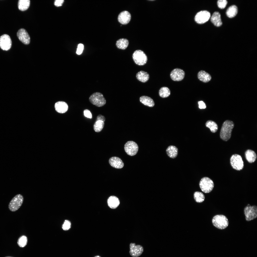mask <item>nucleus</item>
<instances>
[{"label": "nucleus", "mask_w": 257, "mask_h": 257, "mask_svg": "<svg viewBox=\"0 0 257 257\" xmlns=\"http://www.w3.org/2000/svg\"><path fill=\"white\" fill-rule=\"evenodd\" d=\"M234 124L232 121L227 120L222 124L220 133V138L223 140L227 141L230 138L232 129Z\"/></svg>", "instance_id": "obj_1"}, {"label": "nucleus", "mask_w": 257, "mask_h": 257, "mask_svg": "<svg viewBox=\"0 0 257 257\" xmlns=\"http://www.w3.org/2000/svg\"><path fill=\"white\" fill-rule=\"evenodd\" d=\"M212 222L213 225L217 228L224 229L228 226L229 222L227 217L222 215H217L212 218Z\"/></svg>", "instance_id": "obj_2"}, {"label": "nucleus", "mask_w": 257, "mask_h": 257, "mask_svg": "<svg viewBox=\"0 0 257 257\" xmlns=\"http://www.w3.org/2000/svg\"><path fill=\"white\" fill-rule=\"evenodd\" d=\"M89 100L91 104L98 107L104 106L106 102L103 94L99 92L93 93L89 97Z\"/></svg>", "instance_id": "obj_3"}, {"label": "nucleus", "mask_w": 257, "mask_h": 257, "mask_svg": "<svg viewBox=\"0 0 257 257\" xmlns=\"http://www.w3.org/2000/svg\"><path fill=\"white\" fill-rule=\"evenodd\" d=\"M199 186L201 190L204 193H208L211 192L214 187L213 181L209 178L205 177L202 178L199 183Z\"/></svg>", "instance_id": "obj_4"}, {"label": "nucleus", "mask_w": 257, "mask_h": 257, "mask_svg": "<svg viewBox=\"0 0 257 257\" xmlns=\"http://www.w3.org/2000/svg\"><path fill=\"white\" fill-rule=\"evenodd\" d=\"M23 196L18 194L15 196L11 199L9 205V208L12 212L17 211L22 205L23 201Z\"/></svg>", "instance_id": "obj_5"}, {"label": "nucleus", "mask_w": 257, "mask_h": 257, "mask_svg": "<svg viewBox=\"0 0 257 257\" xmlns=\"http://www.w3.org/2000/svg\"><path fill=\"white\" fill-rule=\"evenodd\" d=\"M132 58L136 64L139 65H144L147 60L146 54L143 51L139 50H137L134 52Z\"/></svg>", "instance_id": "obj_6"}, {"label": "nucleus", "mask_w": 257, "mask_h": 257, "mask_svg": "<svg viewBox=\"0 0 257 257\" xmlns=\"http://www.w3.org/2000/svg\"><path fill=\"white\" fill-rule=\"evenodd\" d=\"M230 163L232 168L237 170H242L244 166L242 158L238 154H235L232 155L230 158Z\"/></svg>", "instance_id": "obj_7"}, {"label": "nucleus", "mask_w": 257, "mask_h": 257, "mask_svg": "<svg viewBox=\"0 0 257 257\" xmlns=\"http://www.w3.org/2000/svg\"><path fill=\"white\" fill-rule=\"evenodd\" d=\"M244 211L247 221L253 220L257 217V207L256 205L251 206L248 204L244 208Z\"/></svg>", "instance_id": "obj_8"}, {"label": "nucleus", "mask_w": 257, "mask_h": 257, "mask_svg": "<svg viewBox=\"0 0 257 257\" xmlns=\"http://www.w3.org/2000/svg\"><path fill=\"white\" fill-rule=\"evenodd\" d=\"M124 150L128 155L133 156L137 153L138 149V145L136 143L133 141H128L124 145Z\"/></svg>", "instance_id": "obj_9"}, {"label": "nucleus", "mask_w": 257, "mask_h": 257, "mask_svg": "<svg viewBox=\"0 0 257 257\" xmlns=\"http://www.w3.org/2000/svg\"><path fill=\"white\" fill-rule=\"evenodd\" d=\"M12 45V41L10 36L4 34L0 37V48L3 50L7 51L10 49Z\"/></svg>", "instance_id": "obj_10"}, {"label": "nucleus", "mask_w": 257, "mask_h": 257, "mask_svg": "<svg viewBox=\"0 0 257 257\" xmlns=\"http://www.w3.org/2000/svg\"><path fill=\"white\" fill-rule=\"evenodd\" d=\"M211 16L210 13L206 10L201 11L198 12L196 15L195 20L197 23L202 24L207 22Z\"/></svg>", "instance_id": "obj_11"}, {"label": "nucleus", "mask_w": 257, "mask_h": 257, "mask_svg": "<svg viewBox=\"0 0 257 257\" xmlns=\"http://www.w3.org/2000/svg\"><path fill=\"white\" fill-rule=\"evenodd\" d=\"M129 248L130 254L133 257H138L140 256L143 251V248L142 246L136 245L134 243H130Z\"/></svg>", "instance_id": "obj_12"}, {"label": "nucleus", "mask_w": 257, "mask_h": 257, "mask_svg": "<svg viewBox=\"0 0 257 257\" xmlns=\"http://www.w3.org/2000/svg\"><path fill=\"white\" fill-rule=\"evenodd\" d=\"M17 37L19 40L25 44H28L30 42V36L26 30L23 29H20L17 33Z\"/></svg>", "instance_id": "obj_13"}, {"label": "nucleus", "mask_w": 257, "mask_h": 257, "mask_svg": "<svg viewBox=\"0 0 257 257\" xmlns=\"http://www.w3.org/2000/svg\"><path fill=\"white\" fill-rule=\"evenodd\" d=\"M185 74V72L183 70L180 69L176 68L171 71L170 76L173 80L179 81L183 79Z\"/></svg>", "instance_id": "obj_14"}, {"label": "nucleus", "mask_w": 257, "mask_h": 257, "mask_svg": "<svg viewBox=\"0 0 257 257\" xmlns=\"http://www.w3.org/2000/svg\"><path fill=\"white\" fill-rule=\"evenodd\" d=\"M131 19V15L128 11H124L121 12L119 15L118 20L122 24L125 25L128 24Z\"/></svg>", "instance_id": "obj_15"}, {"label": "nucleus", "mask_w": 257, "mask_h": 257, "mask_svg": "<svg viewBox=\"0 0 257 257\" xmlns=\"http://www.w3.org/2000/svg\"><path fill=\"white\" fill-rule=\"evenodd\" d=\"M109 162L113 167L117 169L122 168L124 166V163L119 158L116 157H112L109 159Z\"/></svg>", "instance_id": "obj_16"}, {"label": "nucleus", "mask_w": 257, "mask_h": 257, "mask_svg": "<svg viewBox=\"0 0 257 257\" xmlns=\"http://www.w3.org/2000/svg\"><path fill=\"white\" fill-rule=\"evenodd\" d=\"M56 111L60 113L66 112L68 109V106L65 102L63 101H58L54 105Z\"/></svg>", "instance_id": "obj_17"}, {"label": "nucleus", "mask_w": 257, "mask_h": 257, "mask_svg": "<svg viewBox=\"0 0 257 257\" xmlns=\"http://www.w3.org/2000/svg\"><path fill=\"white\" fill-rule=\"evenodd\" d=\"M211 20L212 23L217 27L220 26L222 24L220 14L217 12H215L213 13L211 17Z\"/></svg>", "instance_id": "obj_18"}, {"label": "nucleus", "mask_w": 257, "mask_h": 257, "mask_svg": "<svg viewBox=\"0 0 257 257\" xmlns=\"http://www.w3.org/2000/svg\"><path fill=\"white\" fill-rule=\"evenodd\" d=\"M166 152L169 157L172 158H176L178 155V149L175 146L170 145L167 148L166 150Z\"/></svg>", "instance_id": "obj_19"}, {"label": "nucleus", "mask_w": 257, "mask_h": 257, "mask_svg": "<svg viewBox=\"0 0 257 257\" xmlns=\"http://www.w3.org/2000/svg\"><path fill=\"white\" fill-rule=\"evenodd\" d=\"M107 203L110 208L112 209H115L118 206L120 202L117 197L114 196H111L108 198Z\"/></svg>", "instance_id": "obj_20"}, {"label": "nucleus", "mask_w": 257, "mask_h": 257, "mask_svg": "<svg viewBox=\"0 0 257 257\" xmlns=\"http://www.w3.org/2000/svg\"><path fill=\"white\" fill-rule=\"evenodd\" d=\"M246 158L250 163L254 162L256 160L257 156L255 152L251 149H248L245 153Z\"/></svg>", "instance_id": "obj_21"}, {"label": "nucleus", "mask_w": 257, "mask_h": 257, "mask_svg": "<svg viewBox=\"0 0 257 257\" xmlns=\"http://www.w3.org/2000/svg\"><path fill=\"white\" fill-rule=\"evenodd\" d=\"M198 77L199 80L205 83L209 82L211 78V76L209 74L203 70H201L199 72Z\"/></svg>", "instance_id": "obj_22"}, {"label": "nucleus", "mask_w": 257, "mask_h": 257, "mask_svg": "<svg viewBox=\"0 0 257 257\" xmlns=\"http://www.w3.org/2000/svg\"><path fill=\"white\" fill-rule=\"evenodd\" d=\"M139 100L140 102L144 105L149 107H153L154 105L153 100L150 97L147 96H143L139 98Z\"/></svg>", "instance_id": "obj_23"}, {"label": "nucleus", "mask_w": 257, "mask_h": 257, "mask_svg": "<svg viewBox=\"0 0 257 257\" xmlns=\"http://www.w3.org/2000/svg\"><path fill=\"white\" fill-rule=\"evenodd\" d=\"M136 77L140 81L144 83L148 80L149 78V75L147 72L141 71L137 73Z\"/></svg>", "instance_id": "obj_24"}, {"label": "nucleus", "mask_w": 257, "mask_h": 257, "mask_svg": "<svg viewBox=\"0 0 257 257\" xmlns=\"http://www.w3.org/2000/svg\"><path fill=\"white\" fill-rule=\"evenodd\" d=\"M30 2L29 0H19L18 4L19 9L22 11L26 10L29 8L30 6Z\"/></svg>", "instance_id": "obj_25"}, {"label": "nucleus", "mask_w": 257, "mask_h": 257, "mask_svg": "<svg viewBox=\"0 0 257 257\" xmlns=\"http://www.w3.org/2000/svg\"><path fill=\"white\" fill-rule=\"evenodd\" d=\"M238 12L237 7L235 5L230 6L227 9L226 14L228 17L232 18L235 17L237 14Z\"/></svg>", "instance_id": "obj_26"}, {"label": "nucleus", "mask_w": 257, "mask_h": 257, "mask_svg": "<svg viewBox=\"0 0 257 257\" xmlns=\"http://www.w3.org/2000/svg\"><path fill=\"white\" fill-rule=\"evenodd\" d=\"M128 44L129 42L127 39L122 38L119 40L117 41L116 45L118 48L124 49L127 47Z\"/></svg>", "instance_id": "obj_27"}, {"label": "nucleus", "mask_w": 257, "mask_h": 257, "mask_svg": "<svg viewBox=\"0 0 257 257\" xmlns=\"http://www.w3.org/2000/svg\"><path fill=\"white\" fill-rule=\"evenodd\" d=\"M206 126L209 128L211 132L213 133L216 132L218 129V126L217 124L212 120L207 121L206 123Z\"/></svg>", "instance_id": "obj_28"}, {"label": "nucleus", "mask_w": 257, "mask_h": 257, "mask_svg": "<svg viewBox=\"0 0 257 257\" xmlns=\"http://www.w3.org/2000/svg\"><path fill=\"white\" fill-rule=\"evenodd\" d=\"M193 196L195 201L198 203L203 202L205 199V197L202 193L199 191H196L194 192Z\"/></svg>", "instance_id": "obj_29"}, {"label": "nucleus", "mask_w": 257, "mask_h": 257, "mask_svg": "<svg viewBox=\"0 0 257 257\" xmlns=\"http://www.w3.org/2000/svg\"><path fill=\"white\" fill-rule=\"evenodd\" d=\"M159 94L161 97L165 98L169 96L170 94V91L168 87H163L161 88L159 90Z\"/></svg>", "instance_id": "obj_30"}, {"label": "nucleus", "mask_w": 257, "mask_h": 257, "mask_svg": "<svg viewBox=\"0 0 257 257\" xmlns=\"http://www.w3.org/2000/svg\"><path fill=\"white\" fill-rule=\"evenodd\" d=\"M104 122L100 121H96L94 125V131L97 132H100L103 129L104 125Z\"/></svg>", "instance_id": "obj_31"}, {"label": "nucleus", "mask_w": 257, "mask_h": 257, "mask_svg": "<svg viewBox=\"0 0 257 257\" xmlns=\"http://www.w3.org/2000/svg\"><path fill=\"white\" fill-rule=\"evenodd\" d=\"M17 242L18 244L20 247H24L27 244V238L25 236H22L19 238Z\"/></svg>", "instance_id": "obj_32"}, {"label": "nucleus", "mask_w": 257, "mask_h": 257, "mask_svg": "<svg viewBox=\"0 0 257 257\" xmlns=\"http://www.w3.org/2000/svg\"><path fill=\"white\" fill-rule=\"evenodd\" d=\"M71 223L69 220H65L62 225V228L64 230L66 231L69 229L71 227Z\"/></svg>", "instance_id": "obj_33"}, {"label": "nucleus", "mask_w": 257, "mask_h": 257, "mask_svg": "<svg viewBox=\"0 0 257 257\" xmlns=\"http://www.w3.org/2000/svg\"><path fill=\"white\" fill-rule=\"evenodd\" d=\"M227 3V1L226 0H219L217 2V5L218 7L222 9L225 8Z\"/></svg>", "instance_id": "obj_34"}, {"label": "nucleus", "mask_w": 257, "mask_h": 257, "mask_svg": "<svg viewBox=\"0 0 257 257\" xmlns=\"http://www.w3.org/2000/svg\"><path fill=\"white\" fill-rule=\"evenodd\" d=\"M84 45L82 44H78L76 52V54L78 55L80 54L82 52L84 49Z\"/></svg>", "instance_id": "obj_35"}, {"label": "nucleus", "mask_w": 257, "mask_h": 257, "mask_svg": "<svg viewBox=\"0 0 257 257\" xmlns=\"http://www.w3.org/2000/svg\"><path fill=\"white\" fill-rule=\"evenodd\" d=\"M84 116L88 118L91 119L92 118V115L90 111L89 110L86 109L84 111Z\"/></svg>", "instance_id": "obj_36"}, {"label": "nucleus", "mask_w": 257, "mask_h": 257, "mask_svg": "<svg viewBox=\"0 0 257 257\" xmlns=\"http://www.w3.org/2000/svg\"><path fill=\"white\" fill-rule=\"evenodd\" d=\"M64 0H56L54 3V4L55 6L59 7L62 6Z\"/></svg>", "instance_id": "obj_37"}, {"label": "nucleus", "mask_w": 257, "mask_h": 257, "mask_svg": "<svg viewBox=\"0 0 257 257\" xmlns=\"http://www.w3.org/2000/svg\"><path fill=\"white\" fill-rule=\"evenodd\" d=\"M198 104L199 105V107L200 109H205L206 108V104L203 101H199L198 102Z\"/></svg>", "instance_id": "obj_38"}, {"label": "nucleus", "mask_w": 257, "mask_h": 257, "mask_svg": "<svg viewBox=\"0 0 257 257\" xmlns=\"http://www.w3.org/2000/svg\"><path fill=\"white\" fill-rule=\"evenodd\" d=\"M105 120V117L100 114L97 116L96 121L100 120L104 122Z\"/></svg>", "instance_id": "obj_39"}, {"label": "nucleus", "mask_w": 257, "mask_h": 257, "mask_svg": "<svg viewBox=\"0 0 257 257\" xmlns=\"http://www.w3.org/2000/svg\"><path fill=\"white\" fill-rule=\"evenodd\" d=\"M94 257H100V256H95Z\"/></svg>", "instance_id": "obj_40"}, {"label": "nucleus", "mask_w": 257, "mask_h": 257, "mask_svg": "<svg viewBox=\"0 0 257 257\" xmlns=\"http://www.w3.org/2000/svg\"><path fill=\"white\" fill-rule=\"evenodd\" d=\"M12 257L8 256V257Z\"/></svg>", "instance_id": "obj_41"}]
</instances>
